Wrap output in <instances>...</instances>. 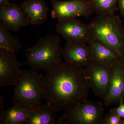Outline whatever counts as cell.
<instances>
[{
  "label": "cell",
  "instance_id": "44dd1931",
  "mask_svg": "<svg viewBox=\"0 0 124 124\" xmlns=\"http://www.w3.org/2000/svg\"><path fill=\"white\" fill-rule=\"evenodd\" d=\"M4 99L1 95H0V118L2 117L4 113Z\"/></svg>",
  "mask_w": 124,
  "mask_h": 124
},
{
  "label": "cell",
  "instance_id": "8992f818",
  "mask_svg": "<svg viewBox=\"0 0 124 124\" xmlns=\"http://www.w3.org/2000/svg\"><path fill=\"white\" fill-rule=\"evenodd\" d=\"M85 78L96 96L103 100L106 97L112 77V69L108 67L90 62L85 68Z\"/></svg>",
  "mask_w": 124,
  "mask_h": 124
},
{
  "label": "cell",
  "instance_id": "603a6c76",
  "mask_svg": "<svg viewBox=\"0 0 124 124\" xmlns=\"http://www.w3.org/2000/svg\"><path fill=\"white\" fill-rule=\"evenodd\" d=\"M10 3L9 0H0V8L6 6Z\"/></svg>",
  "mask_w": 124,
  "mask_h": 124
},
{
  "label": "cell",
  "instance_id": "30bf717a",
  "mask_svg": "<svg viewBox=\"0 0 124 124\" xmlns=\"http://www.w3.org/2000/svg\"><path fill=\"white\" fill-rule=\"evenodd\" d=\"M29 24L21 4L10 3L0 8V25L7 30L18 31Z\"/></svg>",
  "mask_w": 124,
  "mask_h": 124
},
{
  "label": "cell",
  "instance_id": "ba28073f",
  "mask_svg": "<svg viewBox=\"0 0 124 124\" xmlns=\"http://www.w3.org/2000/svg\"><path fill=\"white\" fill-rule=\"evenodd\" d=\"M56 31L69 43L88 44L91 38L90 23L85 24L76 18L58 21L56 25Z\"/></svg>",
  "mask_w": 124,
  "mask_h": 124
},
{
  "label": "cell",
  "instance_id": "7402d4cb",
  "mask_svg": "<svg viewBox=\"0 0 124 124\" xmlns=\"http://www.w3.org/2000/svg\"><path fill=\"white\" fill-rule=\"evenodd\" d=\"M118 5L121 14L124 18V0H118Z\"/></svg>",
  "mask_w": 124,
  "mask_h": 124
},
{
  "label": "cell",
  "instance_id": "e0dca14e",
  "mask_svg": "<svg viewBox=\"0 0 124 124\" xmlns=\"http://www.w3.org/2000/svg\"><path fill=\"white\" fill-rule=\"evenodd\" d=\"M0 48L16 53L22 48V43L18 37L11 35L7 30L0 25Z\"/></svg>",
  "mask_w": 124,
  "mask_h": 124
},
{
  "label": "cell",
  "instance_id": "5b68a950",
  "mask_svg": "<svg viewBox=\"0 0 124 124\" xmlns=\"http://www.w3.org/2000/svg\"><path fill=\"white\" fill-rule=\"evenodd\" d=\"M104 108L102 103L87 100L64 111L58 124H103Z\"/></svg>",
  "mask_w": 124,
  "mask_h": 124
},
{
  "label": "cell",
  "instance_id": "2e32d148",
  "mask_svg": "<svg viewBox=\"0 0 124 124\" xmlns=\"http://www.w3.org/2000/svg\"><path fill=\"white\" fill-rule=\"evenodd\" d=\"M54 113L46 104H41L31 112L26 124H57Z\"/></svg>",
  "mask_w": 124,
  "mask_h": 124
},
{
  "label": "cell",
  "instance_id": "3957f363",
  "mask_svg": "<svg viewBox=\"0 0 124 124\" xmlns=\"http://www.w3.org/2000/svg\"><path fill=\"white\" fill-rule=\"evenodd\" d=\"M91 39L99 41L124 58V27L115 13L98 15L90 23Z\"/></svg>",
  "mask_w": 124,
  "mask_h": 124
},
{
  "label": "cell",
  "instance_id": "cb8c5ba5",
  "mask_svg": "<svg viewBox=\"0 0 124 124\" xmlns=\"http://www.w3.org/2000/svg\"><path fill=\"white\" fill-rule=\"evenodd\" d=\"M122 63H123V68L124 70V58L122 59Z\"/></svg>",
  "mask_w": 124,
  "mask_h": 124
},
{
  "label": "cell",
  "instance_id": "9a60e30c",
  "mask_svg": "<svg viewBox=\"0 0 124 124\" xmlns=\"http://www.w3.org/2000/svg\"><path fill=\"white\" fill-rule=\"evenodd\" d=\"M32 110L21 104L14 103L5 111L0 118V124H26Z\"/></svg>",
  "mask_w": 124,
  "mask_h": 124
},
{
  "label": "cell",
  "instance_id": "9c48e42d",
  "mask_svg": "<svg viewBox=\"0 0 124 124\" xmlns=\"http://www.w3.org/2000/svg\"><path fill=\"white\" fill-rule=\"evenodd\" d=\"M23 64L17 60L15 53L0 48V87L14 85L22 70Z\"/></svg>",
  "mask_w": 124,
  "mask_h": 124
},
{
  "label": "cell",
  "instance_id": "d4e9b609",
  "mask_svg": "<svg viewBox=\"0 0 124 124\" xmlns=\"http://www.w3.org/2000/svg\"><path fill=\"white\" fill-rule=\"evenodd\" d=\"M123 122H124V119H123Z\"/></svg>",
  "mask_w": 124,
  "mask_h": 124
},
{
  "label": "cell",
  "instance_id": "6da1fadb",
  "mask_svg": "<svg viewBox=\"0 0 124 124\" xmlns=\"http://www.w3.org/2000/svg\"><path fill=\"white\" fill-rule=\"evenodd\" d=\"M46 72L43 99L54 113L88 100L91 88L84 67L62 62Z\"/></svg>",
  "mask_w": 124,
  "mask_h": 124
},
{
  "label": "cell",
  "instance_id": "ffe728a7",
  "mask_svg": "<svg viewBox=\"0 0 124 124\" xmlns=\"http://www.w3.org/2000/svg\"><path fill=\"white\" fill-rule=\"evenodd\" d=\"M117 107L111 108L109 113L115 114L122 119H124V101H122L119 103Z\"/></svg>",
  "mask_w": 124,
  "mask_h": 124
},
{
  "label": "cell",
  "instance_id": "52a82bcc",
  "mask_svg": "<svg viewBox=\"0 0 124 124\" xmlns=\"http://www.w3.org/2000/svg\"><path fill=\"white\" fill-rule=\"evenodd\" d=\"M51 3V17L58 21L80 16L88 18L94 12L87 0H53Z\"/></svg>",
  "mask_w": 124,
  "mask_h": 124
},
{
  "label": "cell",
  "instance_id": "d6986e66",
  "mask_svg": "<svg viewBox=\"0 0 124 124\" xmlns=\"http://www.w3.org/2000/svg\"><path fill=\"white\" fill-rule=\"evenodd\" d=\"M103 124H124L123 119L119 116L109 113L104 116Z\"/></svg>",
  "mask_w": 124,
  "mask_h": 124
},
{
  "label": "cell",
  "instance_id": "7a4b0ae2",
  "mask_svg": "<svg viewBox=\"0 0 124 124\" xmlns=\"http://www.w3.org/2000/svg\"><path fill=\"white\" fill-rule=\"evenodd\" d=\"M63 50L60 37L54 34H48L39 38L35 44L26 49L24 64L36 72L41 70L46 72L55 64L62 62Z\"/></svg>",
  "mask_w": 124,
  "mask_h": 124
},
{
  "label": "cell",
  "instance_id": "4fadbf2b",
  "mask_svg": "<svg viewBox=\"0 0 124 124\" xmlns=\"http://www.w3.org/2000/svg\"><path fill=\"white\" fill-rule=\"evenodd\" d=\"M62 57L65 62L84 67L91 62L90 49L85 43L67 42L63 49Z\"/></svg>",
  "mask_w": 124,
  "mask_h": 124
},
{
  "label": "cell",
  "instance_id": "ac0fdd59",
  "mask_svg": "<svg viewBox=\"0 0 124 124\" xmlns=\"http://www.w3.org/2000/svg\"><path fill=\"white\" fill-rule=\"evenodd\" d=\"M93 12L98 15L115 13L119 9L118 0H87Z\"/></svg>",
  "mask_w": 124,
  "mask_h": 124
},
{
  "label": "cell",
  "instance_id": "5bb4252c",
  "mask_svg": "<svg viewBox=\"0 0 124 124\" xmlns=\"http://www.w3.org/2000/svg\"><path fill=\"white\" fill-rule=\"evenodd\" d=\"M21 4L29 24L40 25L48 18L49 8L43 0H27Z\"/></svg>",
  "mask_w": 124,
  "mask_h": 124
},
{
  "label": "cell",
  "instance_id": "7c38bea8",
  "mask_svg": "<svg viewBox=\"0 0 124 124\" xmlns=\"http://www.w3.org/2000/svg\"><path fill=\"white\" fill-rule=\"evenodd\" d=\"M112 70L108 93L104 100V104L107 106L124 101V70L122 60L113 67Z\"/></svg>",
  "mask_w": 124,
  "mask_h": 124
},
{
  "label": "cell",
  "instance_id": "277c9868",
  "mask_svg": "<svg viewBox=\"0 0 124 124\" xmlns=\"http://www.w3.org/2000/svg\"><path fill=\"white\" fill-rule=\"evenodd\" d=\"M44 76L31 70H22L15 85L12 100L31 109L41 104Z\"/></svg>",
  "mask_w": 124,
  "mask_h": 124
},
{
  "label": "cell",
  "instance_id": "8fae6325",
  "mask_svg": "<svg viewBox=\"0 0 124 124\" xmlns=\"http://www.w3.org/2000/svg\"><path fill=\"white\" fill-rule=\"evenodd\" d=\"M91 55V62L108 67L112 69L122 60L116 51L99 41L91 39L88 43Z\"/></svg>",
  "mask_w": 124,
  "mask_h": 124
}]
</instances>
